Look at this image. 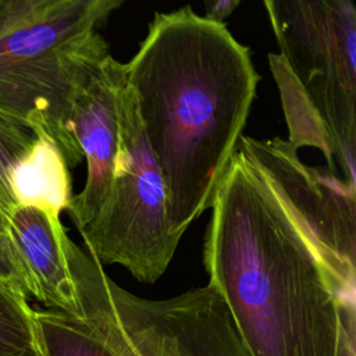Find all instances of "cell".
Wrapping results in <instances>:
<instances>
[{
	"mask_svg": "<svg viewBox=\"0 0 356 356\" xmlns=\"http://www.w3.org/2000/svg\"><path fill=\"white\" fill-rule=\"evenodd\" d=\"M203 264L249 356H337L356 270L310 234L239 149L211 204Z\"/></svg>",
	"mask_w": 356,
	"mask_h": 356,
	"instance_id": "1",
	"label": "cell"
},
{
	"mask_svg": "<svg viewBox=\"0 0 356 356\" xmlns=\"http://www.w3.org/2000/svg\"><path fill=\"white\" fill-rule=\"evenodd\" d=\"M149 147L157 161L174 235L213 204L256 97L249 49L224 24L191 6L154 13L124 64Z\"/></svg>",
	"mask_w": 356,
	"mask_h": 356,
	"instance_id": "2",
	"label": "cell"
},
{
	"mask_svg": "<svg viewBox=\"0 0 356 356\" xmlns=\"http://www.w3.org/2000/svg\"><path fill=\"white\" fill-rule=\"evenodd\" d=\"M120 0H0V111L44 131L68 168L82 153L70 131L72 60Z\"/></svg>",
	"mask_w": 356,
	"mask_h": 356,
	"instance_id": "3",
	"label": "cell"
},
{
	"mask_svg": "<svg viewBox=\"0 0 356 356\" xmlns=\"http://www.w3.org/2000/svg\"><path fill=\"white\" fill-rule=\"evenodd\" d=\"M67 254L79 318L111 356H249L227 303L211 285L145 299L117 285L71 238Z\"/></svg>",
	"mask_w": 356,
	"mask_h": 356,
	"instance_id": "4",
	"label": "cell"
},
{
	"mask_svg": "<svg viewBox=\"0 0 356 356\" xmlns=\"http://www.w3.org/2000/svg\"><path fill=\"white\" fill-rule=\"evenodd\" d=\"M280 56L324 125L341 179L356 186V10L349 0L264 1Z\"/></svg>",
	"mask_w": 356,
	"mask_h": 356,
	"instance_id": "5",
	"label": "cell"
},
{
	"mask_svg": "<svg viewBox=\"0 0 356 356\" xmlns=\"http://www.w3.org/2000/svg\"><path fill=\"white\" fill-rule=\"evenodd\" d=\"M122 153L107 197L79 231L85 249L103 264H120L143 284L156 282L181 241L170 229L167 195L140 122L138 102L124 82L120 95Z\"/></svg>",
	"mask_w": 356,
	"mask_h": 356,
	"instance_id": "6",
	"label": "cell"
},
{
	"mask_svg": "<svg viewBox=\"0 0 356 356\" xmlns=\"http://www.w3.org/2000/svg\"><path fill=\"white\" fill-rule=\"evenodd\" d=\"M70 131L86 160V182L67 209L78 229L97 213L108 195L121 160L118 95L125 82L124 64L110 54L95 32L72 60Z\"/></svg>",
	"mask_w": 356,
	"mask_h": 356,
	"instance_id": "7",
	"label": "cell"
},
{
	"mask_svg": "<svg viewBox=\"0 0 356 356\" xmlns=\"http://www.w3.org/2000/svg\"><path fill=\"white\" fill-rule=\"evenodd\" d=\"M238 149L268 177L321 248L356 270V186L305 164L282 138L241 136Z\"/></svg>",
	"mask_w": 356,
	"mask_h": 356,
	"instance_id": "8",
	"label": "cell"
},
{
	"mask_svg": "<svg viewBox=\"0 0 356 356\" xmlns=\"http://www.w3.org/2000/svg\"><path fill=\"white\" fill-rule=\"evenodd\" d=\"M8 236L26 296L47 307L79 317L67 242L60 216L33 206H18L8 217Z\"/></svg>",
	"mask_w": 356,
	"mask_h": 356,
	"instance_id": "9",
	"label": "cell"
},
{
	"mask_svg": "<svg viewBox=\"0 0 356 356\" xmlns=\"http://www.w3.org/2000/svg\"><path fill=\"white\" fill-rule=\"evenodd\" d=\"M35 132L33 146L11 171V196L17 207L33 206L60 216L72 197L70 168L53 138Z\"/></svg>",
	"mask_w": 356,
	"mask_h": 356,
	"instance_id": "10",
	"label": "cell"
},
{
	"mask_svg": "<svg viewBox=\"0 0 356 356\" xmlns=\"http://www.w3.org/2000/svg\"><path fill=\"white\" fill-rule=\"evenodd\" d=\"M0 356H46L25 292L0 280Z\"/></svg>",
	"mask_w": 356,
	"mask_h": 356,
	"instance_id": "11",
	"label": "cell"
},
{
	"mask_svg": "<svg viewBox=\"0 0 356 356\" xmlns=\"http://www.w3.org/2000/svg\"><path fill=\"white\" fill-rule=\"evenodd\" d=\"M35 140L36 132L26 122L0 111V206L8 217L17 207L10 189L11 171Z\"/></svg>",
	"mask_w": 356,
	"mask_h": 356,
	"instance_id": "12",
	"label": "cell"
},
{
	"mask_svg": "<svg viewBox=\"0 0 356 356\" xmlns=\"http://www.w3.org/2000/svg\"><path fill=\"white\" fill-rule=\"evenodd\" d=\"M0 280L8 281L22 291V278L8 236V216L0 206ZM26 295V293H25Z\"/></svg>",
	"mask_w": 356,
	"mask_h": 356,
	"instance_id": "13",
	"label": "cell"
},
{
	"mask_svg": "<svg viewBox=\"0 0 356 356\" xmlns=\"http://www.w3.org/2000/svg\"><path fill=\"white\" fill-rule=\"evenodd\" d=\"M337 356H356V313L348 314L342 321Z\"/></svg>",
	"mask_w": 356,
	"mask_h": 356,
	"instance_id": "14",
	"label": "cell"
},
{
	"mask_svg": "<svg viewBox=\"0 0 356 356\" xmlns=\"http://www.w3.org/2000/svg\"><path fill=\"white\" fill-rule=\"evenodd\" d=\"M239 6V0H220V1H214V3H206V18L217 22V24H222V21L229 17L234 10Z\"/></svg>",
	"mask_w": 356,
	"mask_h": 356,
	"instance_id": "15",
	"label": "cell"
}]
</instances>
